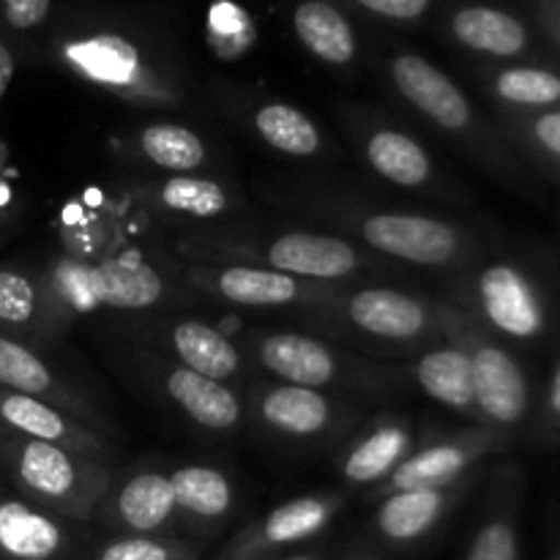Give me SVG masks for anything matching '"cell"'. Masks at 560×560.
Here are the masks:
<instances>
[{
    "label": "cell",
    "instance_id": "obj_1",
    "mask_svg": "<svg viewBox=\"0 0 560 560\" xmlns=\"http://www.w3.org/2000/svg\"><path fill=\"white\" fill-rule=\"evenodd\" d=\"M186 260L246 262L317 284H350L381 271L375 255L350 238L315 230H277L262 233H206L180 244Z\"/></svg>",
    "mask_w": 560,
    "mask_h": 560
},
{
    "label": "cell",
    "instance_id": "obj_2",
    "mask_svg": "<svg viewBox=\"0 0 560 560\" xmlns=\"http://www.w3.org/2000/svg\"><path fill=\"white\" fill-rule=\"evenodd\" d=\"M52 331L93 312H145L173 295V282L140 255H113L96 262L58 257L38 271Z\"/></svg>",
    "mask_w": 560,
    "mask_h": 560
},
{
    "label": "cell",
    "instance_id": "obj_3",
    "mask_svg": "<svg viewBox=\"0 0 560 560\" xmlns=\"http://www.w3.org/2000/svg\"><path fill=\"white\" fill-rule=\"evenodd\" d=\"M0 476L36 506L88 525L118 470L113 463L88 459L52 443L0 430Z\"/></svg>",
    "mask_w": 560,
    "mask_h": 560
},
{
    "label": "cell",
    "instance_id": "obj_4",
    "mask_svg": "<svg viewBox=\"0 0 560 560\" xmlns=\"http://www.w3.org/2000/svg\"><path fill=\"white\" fill-rule=\"evenodd\" d=\"M326 219L348 228L350 235L370 255L386 260L408 262L416 268H463L474 257V238L459 224L416 211H392L372 206H334L323 208Z\"/></svg>",
    "mask_w": 560,
    "mask_h": 560
},
{
    "label": "cell",
    "instance_id": "obj_5",
    "mask_svg": "<svg viewBox=\"0 0 560 560\" xmlns=\"http://www.w3.org/2000/svg\"><path fill=\"white\" fill-rule=\"evenodd\" d=\"M246 348L271 381L290 386L386 394L397 383V372L306 331H257L249 334Z\"/></svg>",
    "mask_w": 560,
    "mask_h": 560
},
{
    "label": "cell",
    "instance_id": "obj_6",
    "mask_svg": "<svg viewBox=\"0 0 560 560\" xmlns=\"http://www.w3.org/2000/svg\"><path fill=\"white\" fill-rule=\"evenodd\" d=\"M328 320L345 331L359 334L388 350H424L443 339V301L424 299L386 284H345L331 306Z\"/></svg>",
    "mask_w": 560,
    "mask_h": 560
},
{
    "label": "cell",
    "instance_id": "obj_7",
    "mask_svg": "<svg viewBox=\"0 0 560 560\" xmlns=\"http://www.w3.org/2000/svg\"><path fill=\"white\" fill-rule=\"evenodd\" d=\"M443 337L459 342L468 353L479 424L512 438L530 410V383L523 364L454 304H443Z\"/></svg>",
    "mask_w": 560,
    "mask_h": 560
},
{
    "label": "cell",
    "instance_id": "obj_8",
    "mask_svg": "<svg viewBox=\"0 0 560 560\" xmlns=\"http://www.w3.org/2000/svg\"><path fill=\"white\" fill-rule=\"evenodd\" d=\"M178 282L238 310H326L345 284H317L246 262L184 260Z\"/></svg>",
    "mask_w": 560,
    "mask_h": 560
},
{
    "label": "cell",
    "instance_id": "obj_9",
    "mask_svg": "<svg viewBox=\"0 0 560 560\" xmlns=\"http://www.w3.org/2000/svg\"><path fill=\"white\" fill-rule=\"evenodd\" d=\"M481 328L514 342H534L550 328V312L539 284L514 262H487L463 284V304H454Z\"/></svg>",
    "mask_w": 560,
    "mask_h": 560
},
{
    "label": "cell",
    "instance_id": "obj_10",
    "mask_svg": "<svg viewBox=\"0 0 560 560\" xmlns=\"http://www.w3.org/2000/svg\"><path fill=\"white\" fill-rule=\"evenodd\" d=\"M345 506V492H310L290 498L235 530L213 556L202 560H279L320 539Z\"/></svg>",
    "mask_w": 560,
    "mask_h": 560
},
{
    "label": "cell",
    "instance_id": "obj_11",
    "mask_svg": "<svg viewBox=\"0 0 560 560\" xmlns=\"http://www.w3.org/2000/svg\"><path fill=\"white\" fill-rule=\"evenodd\" d=\"M392 82L399 96L427 120L438 126V131L476 148L490 162H501V148L487 129L485 120L476 115L474 104L465 96L463 88L443 74L438 66L419 55H399L392 63Z\"/></svg>",
    "mask_w": 560,
    "mask_h": 560
},
{
    "label": "cell",
    "instance_id": "obj_12",
    "mask_svg": "<svg viewBox=\"0 0 560 560\" xmlns=\"http://www.w3.org/2000/svg\"><path fill=\"white\" fill-rule=\"evenodd\" d=\"M509 438L476 424L470 430L448 432V435L430 438L427 443L413 448L408 459L388 476L375 490L364 492L366 501H381L405 490H432V487H452L457 481L476 474L481 459L490 454L503 452Z\"/></svg>",
    "mask_w": 560,
    "mask_h": 560
},
{
    "label": "cell",
    "instance_id": "obj_13",
    "mask_svg": "<svg viewBox=\"0 0 560 560\" xmlns=\"http://www.w3.org/2000/svg\"><path fill=\"white\" fill-rule=\"evenodd\" d=\"M249 413L266 435L290 446H317L339 435L348 421V408L315 388L260 381L249 392Z\"/></svg>",
    "mask_w": 560,
    "mask_h": 560
},
{
    "label": "cell",
    "instance_id": "obj_14",
    "mask_svg": "<svg viewBox=\"0 0 560 560\" xmlns=\"http://www.w3.org/2000/svg\"><path fill=\"white\" fill-rule=\"evenodd\" d=\"M91 547L85 525L36 506L0 481V560H85Z\"/></svg>",
    "mask_w": 560,
    "mask_h": 560
},
{
    "label": "cell",
    "instance_id": "obj_15",
    "mask_svg": "<svg viewBox=\"0 0 560 560\" xmlns=\"http://www.w3.org/2000/svg\"><path fill=\"white\" fill-rule=\"evenodd\" d=\"M476 479L479 476L474 474L452 487L405 490L381 498L375 512H372V541L381 550L399 552V556H410V552L421 550V547H427L435 539L438 530L446 525L454 509L468 498Z\"/></svg>",
    "mask_w": 560,
    "mask_h": 560
},
{
    "label": "cell",
    "instance_id": "obj_16",
    "mask_svg": "<svg viewBox=\"0 0 560 560\" xmlns=\"http://www.w3.org/2000/svg\"><path fill=\"white\" fill-rule=\"evenodd\" d=\"M91 523L102 525L113 536H180L170 474L145 468L118 476Z\"/></svg>",
    "mask_w": 560,
    "mask_h": 560
},
{
    "label": "cell",
    "instance_id": "obj_17",
    "mask_svg": "<svg viewBox=\"0 0 560 560\" xmlns=\"http://www.w3.org/2000/svg\"><path fill=\"white\" fill-rule=\"evenodd\" d=\"M63 55L85 80L120 93L129 102H175V93L142 66L140 49L126 42V38L115 36V33H98V36L85 38V42L66 44Z\"/></svg>",
    "mask_w": 560,
    "mask_h": 560
},
{
    "label": "cell",
    "instance_id": "obj_18",
    "mask_svg": "<svg viewBox=\"0 0 560 560\" xmlns=\"http://www.w3.org/2000/svg\"><path fill=\"white\" fill-rule=\"evenodd\" d=\"M0 430L69 448V452L88 459L115 463V457H118V448L109 441V435L91 430L55 405L25 397V394L5 392V388H0Z\"/></svg>",
    "mask_w": 560,
    "mask_h": 560
},
{
    "label": "cell",
    "instance_id": "obj_19",
    "mask_svg": "<svg viewBox=\"0 0 560 560\" xmlns=\"http://www.w3.org/2000/svg\"><path fill=\"white\" fill-rule=\"evenodd\" d=\"M0 388L55 405L91 430L107 435V419L98 416L91 399L71 388L60 375H55L52 366L42 359V353L31 342L9 337V334H0Z\"/></svg>",
    "mask_w": 560,
    "mask_h": 560
},
{
    "label": "cell",
    "instance_id": "obj_20",
    "mask_svg": "<svg viewBox=\"0 0 560 560\" xmlns=\"http://www.w3.org/2000/svg\"><path fill=\"white\" fill-rule=\"evenodd\" d=\"M419 435L405 416H381L345 443L337 474L353 490H375L413 454Z\"/></svg>",
    "mask_w": 560,
    "mask_h": 560
},
{
    "label": "cell",
    "instance_id": "obj_21",
    "mask_svg": "<svg viewBox=\"0 0 560 560\" xmlns=\"http://www.w3.org/2000/svg\"><path fill=\"white\" fill-rule=\"evenodd\" d=\"M156 383L164 399L175 405L200 430L213 432V435H230L244 424L246 408L238 392L230 388L228 383L197 375L175 361L159 364Z\"/></svg>",
    "mask_w": 560,
    "mask_h": 560
},
{
    "label": "cell",
    "instance_id": "obj_22",
    "mask_svg": "<svg viewBox=\"0 0 560 560\" xmlns=\"http://www.w3.org/2000/svg\"><path fill=\"white\" fill-rule=\"evenodd\" d=\"M178 506L180 536L206 545L233 517L238 492L233 479L213 465H180L170 474Z\"/></svg>",
    "mask_w": 560,
    "mask_h": 560
},
{
    "label": "cell",
    "instance_id": "obj_23",
    "mask_svg": "<svg viewBox=\"0 0 560 560\" xmlns=\"http://www.w3.org/2000/svg\"><path fill=\"white\" fill-rule=\"evenodd\" d=\"M355 142L377 178L410 191L435 186L438 167L430 151L399 126L361 120V126L355 129Z\"/></svg>",
    "mask_w": 560,
    "mask_h": 560
},
{
    "label": "cell",
    "instance_id": "obj_24",
    "mask_svg": "<svg viewBox=\"0 0 560 560\" xmlns=\"http://www.w3.org/2000/svg\"><path fill=\"white\" fill-rule=\"evenodd\" d=\"M520 503H523V474L514 465H503L492 476L485 509L470 534L463 560H523Z\"/></svg>",
    "mask_w": 560,
    "mask_h": 560
},
{
    "label": "cell",
    "instance_id": "obj_25",
    "mask_svg": "<svg viewBox=\"0 0 560 560\" xmlns=\"http://www.w3.org/2000/svg\"><path fill=\"white\" fill-rule=\"evenodd\" d=\"M159 339L175 355V364L213 377V381H233L244 375V353L238 345L208 320L197 317H178L159 328Z\"/></svg>",
    "mask_w": 560,
    "mask_h": 560
},
{
    "label": "cell",
    "instance_id": "obj_26",
    "mask_svg": "<svg viewBox=\"0 0 560 560\" xmlns=\"http://www.w3.org/2000/svg\"><path fill=\"white\" fill-rule=\"evenodd\" d=\"M410 375H413L416 386L427 397L435 399L438 405L479 421L474 372H470V359L463 345L443 337L441 342L430 345V348H424L416 355Z\"/></svg>",
    "mask_w": 560,
    "mask_h": 560
},
{
    "label": "cell",
    "instance_id": "obj_27",
    "mask_svg": "<svg viewBox=\"0 0 560 560\" xmlns=\"http://www.w3.org/2000/svg\"><path fill=\"white\" fill-rule=\"evenodd\" d=\"M137 197L175 222H217L233 208V195L219 180L200 175H170L151 186H140Z\"/></svg>",
    "mask_w": 560,
    "mask_h": 560
},
{
    "label": "cell",
    "instance_id": "obj_28",
    "mask_svg": "<svg viewBox=\"0 0 560 560\" xmlns=\"http://www.w3.org/2000/svg\"><path fill=\"white\" fill-rule=\"evenodd\" d=\"M0 334L16 339L52 337L47 299L38 271L22 266H0Z\"/></svg>",
    "mask_w": 560,
    "mask_h": 560
},
{
    "label": "cell",
    "instance_id": "obj_29",
    "mask_svg": "<svg viewBox=\"0 0 560 560\" xmlns=\"http://www.w3.org/2000/svg\"><path fill=\"white\" fill-rule=\"evenodd\" d=\"M252 129L266 145L293 159H312L323 151V135L315 120L284 102H266L252 113Z\"/></svg>",
    "mask_w": 560,
    "mask_h": 560
},
{
    "label": "cell",
    "instance_id": "obj_30",
    "mask_svg": "<svg viewBox=\"0 0 560 560\" xmlns=\"http://www.w3.org/2000/svg\"><path fill=\"white\" fill-rule=\"evenodd\" d=\"M137 151L153 167L191 175L208 162V148L195 129L180 124H148L137 135Z\"/></svg>",
    "mask_w": 560,
    "mask_h": 560
},
{
    "label": "cell",
    "instance_id": "obj_31",
    "mask_svg": "<svg viewBox=\"0 0 560 560\" xmlns=\"http://www.w3.org/2000/svg\"><path fill=\"white\" fill-rule=\"evenodd\" d=\"M454 36L465 47L476 49V52L498 55V58L520 55L528 44V33H525L523 22L498 9H485V5L459 11L454 16Z\"/></svg>",
    "mask_w": 560,
    "mask_h": 560
},
{
    "label": "cell",
    "instance_id": "obj_32",
    "mask_svg": "<svg viewBox=\"0 0 560 560\" xmlns=\"http://www.w3.org/2000/svg\"><path fill=\"white\" fill-rule=\"evenodd\" d=\"M295 33L312 55L334 66H345L355 55V38L345 16L320 0H310L295 9Z\"/></svg>",
    "mask_w": 560,
    "mask_h": 560
},
{
    "label": "cell",
    "instance_id": "obj_33",
    "mask_svg": "<svg viewBox=\"0 0 560 560\" xmlns=\"http://www.w3.org/2000/svg\"><path fill=\"white\" fill-rule=\"evenodd\" d=\"M206 545L186 536H109L93 541L85 560H202Z\"/></svg>",
    "mask_w": 560,
    "mask_h": 560
},
{
    "label": "cell",
    "instance_id": "obj_34",
    "mask_svg": "<svg viewBox=\"0 0 560 560\" xmlns=\"http://www.w3.org/2000/svg\"><path fill=\"white\" fill-rule=\"evenodd\" d=\"M492 91L503 104H512V107H556V104H560V77L547 69L517 66V69H503L492 80Z\"/></svg>",
    "mask_w": 560,
    "mask_h": 560
},
{
    "label": "cell",
    "instance_id": "obj_35",
    "mask_svg": "<svg viewBox=\"0 0 560 560\" xmlns=\"http://www.w3.org/2000/svg\"><path fill=\"white\" fill-rule=\"evenodd\" d=\"M211 42L222 55H238L252 42L249 16L233 3H217L211 9Z\"/></svg>",
    "mask_w": 560,
    "mask_h": 560
},
{
    "label": "cell",
    "instance_id": "obj_36",
    "mask_svg": "<svg viewBox=\"0 0 560 560\" xmlns=\"http://www.w3.org/2000/svg\"><path fill=\"white\" fill-rule=\"evenodd\" d=\"M523 135L545 156L560 162V109H541L530 118H523Z\"/></svg>",
    "mask_w": 560,
    "mask_h": 560
},
{
    "label": "cell",
    "instance_id": "obj_37",
    "mask_svg": "<svg viewBox=\"0 0 560 560\" xmlns=\"http://www.w3.org/2000/svg\"><path fill=\"white\" fill-rule=\"evenodd\" d=\"M0 3H3L5 22L16 31L42 25L49 11V0H0Z\"/></svg>",
    "mask_w": 560,
    "mask_h": 560
},
{
    "label": "cell",
    "instance_id": "obj_38",
    "mask_svg": "<svg viewBox=\"0 0 560 560\" xmlns=\"http://www.w3.org/2000/svg\"><path fill=\"white\" fill-rule=\"evenodd\" d=\"M359 3L392 20H416L424 14L430 0H359Z\"/></svg>",
    "mask_w": 560,
    "mask_h": 560
},
{
    "label": "cell",
    "instance_id": "obj_39",
    "mask_svg": "<svg viewBox=\"0 0 560 560\" xmlns=\"http://www.w3.org/2000/svg\"><path fill=\"white\" fill-rule=\"evenodd\" d=\"M541 432H545L547 438L558 435L560 432V361L550 377V386H547L545 405H541Z\"/></svg>",
    "mask_w": 560,
    "mask_h": 560
},
{
    "label": "cell",
    "instance_id": "obj_40",
    "mask_svg": "<svg viewBox=\"0 0 560 560\" xmlns=\"http://www.w3.org/2000/svg\"><path fill=\"white\" fill-rule=\"evenodd\" d=\"M14 71H16L14 52L0 42V102H3V96L9 93L11 80H14Z\"/></svg>",
    "mask_w": 560,
    "mask_h": 560
},
{
    "label": "cell",
    "instance_id": "obj_41",
    "mask_svg": "<svg viewBox=\"0 0 560 560\" xmlns=\"http://www.w3.org/2000/svg\"><path fill=\"white\" fill-rule=\"evenodd\" d=\"M279 560H328V556H326V550H312V547H301V550L290 552V556H284Z\"/></svg>",
    "mask_w": 560,
    "mask_h": 560
},
{
    "label": "cell",
    "instance_id": "obj_42",
    "mask_svg": "<svg viewBox=\"0 0 560 560\" xmlns=\"http://www.w3.org/2000/svg\"><path fill=\"white\" fill-rule=\"evenodd\" d=\"M339 560H386L383 558V552H350V556L339 558Z\"/></svg>",
    "mask_w": 560,
    "mask_h": 560
},
{
    "label": "cell",
    "instance_id": "obj_43",
    "mask_svg": "<svg viewBox=\"0 0 560 560\" xmlns=\"http://www.w3.org/2000/svg\"><path fill=\"white\" fill-rule=\"evenodd\" d=\"M14 213H11V211H3V208H0V230H5V228H9V224L11 222H14Z\"/></svg>",
    "mask_w": 560,
    "mask_h": 560
},
{
    "label": "cell",
    "instance_id": "obj_44",
    "mask_svg": "<svg viewBox=\"0 0 560 560\" xmlns=\"http://www.w3.org/2000/svg\"><path fill=\"white\" fill-rule=\"evenodd\" d=\"M5 241H9V235H5V230H0V246H3Z\"/></svg>",
    "mask_w": 560,
    "mask_h": 560
},
{
    "label": "cell",
    "instance_id": "obj_45",
    "mask_svg": "<svg viewBox=\"0 0 560 560\" xmlns=\"http://www.w3.org/2000/svg\"><path fill=\"white\" fill-rule=\"evenodd\" d=\"M556 560H560V547H558V552H556Z\"/></svg>",
    "mask_w": 560,
    "mask_h": 560
},
{
    "label": "cell",
    "instance_id": "obj_46",
    "mask_svg": "<svg viewBox=\"0 0 560 560\" xmlns=\"http://www.w3.org/2000/svg\"><path fill=\"white\" fill-rule=\"evenodd\" d=\"M0 481H3V476H0Z\"/></svg>",
    "mask_w": 560,
    "mask_h": 560
}]
</instances>
